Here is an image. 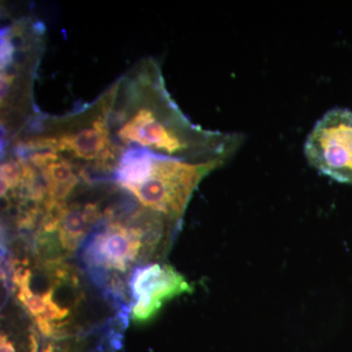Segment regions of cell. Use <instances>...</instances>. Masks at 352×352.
<instances>
[{
    "label": "cell",
    "mask_w": 352,
    "mask_h": 352,
    "mask_svg": "<svg viewBox=\"0 0 352 352\" xmlns=\"http://www.w3.org/2000/svg\"><path fill=\"white\" fill-rule=\"evenodd\" d=\"M222 164L221 162L190 163L154 154L143 179L127 191L143 207L166 215L177 223L199 183Z\"/></svg>",
    "instance_id": "cell-1"
},
{
    "label": "cell",
    "mask_w": 352,
    "mask_h": 352,
    "mask_svg": "<svg viewBox=\"0 0 352 352\" xmlns=\"http://www.w3.org/2000/svg\"><path fill=\"white\" fill-rule=\"evenodd\" d=\"M303 151L310 166L322 175L352 184V111H328L308 134Z\"/></svg>",
    "instance_id": "cell-2"
},
{
    "label": "cell",
    "mask_w": 352,
    "mask_h": 352,
    "mask_svg": "<svg viewBox=\"0 0 352 352\" xmlns=\"http://www.w3.org/2000/svg\"><path fill=\"white\" fill-rule=\"evenodd\" d=\"M144 232L140 226L111 222L88 236L82 245V261L92 279L101 286L105 283L107 271L126 272L138 258Z\"/></svg>",
    "instance_id": "cell-3"
},
{
    "label": "cell",
    "mask_w": 352,
    "mask_h": 352,
    "mask_svg": "<svg viewBox=\"0 0 352 352\" xmlns=\"http://www.w3.org/2000/svg\"><path fill=\"white\" fill-rule=\"evenodd\" d=\"M132 319L138 323L151 320L164 302L183 294L193 292L191 285L168 264H151L138 267L131 280Z\"/></svg>",
    "instance_id": "cell-4"
},
{
    "label": "cell",
    "mask_w": 352,
    "mask_h": 352,
    "mask_svg": "<svg viewBox=\"0 0 352 352\" xmlns=\"http://www.w3.org/2000/svg\"><path fill=\"white\" fill-rule=\"evenodd\" d=\"M99 208L95 204H87L85 207L73 205L65 208L59 227L58 237L63 249L74 252L85 240L90 226L100 217Z\"/></svg>",
    "instance_id": "cell-5"
},
{
    "label": "cell",
    "mask_w": 352,
    "mask_h": 352,
    "mask_svg": "<svg viewBox=\"0 0 352 352\" xmlns=\"http://www.w3.org/2000/svg\"><path fill=\"white\" fill-rule=\"evenodd\" d=\"M41 170L46 187L45 200L65 201L78 182L73 164L60 157Z\"/></svg>",
    "instance_id": "cell-6"
},
{
    "label": "cell",
    "mask_w": 352,
    "mask_h": 352,
    "mask_svg": "<svg viewBox=\"0 0 352 352\" xmlns=\"http://www.w3.org/2000/svg\"><path fill=\"white\" fill-rule=\"evenodd\" d=\"M32 273L29 270H16L14 273L13 281L19 288L18 298L25 307L28 308L32 316H39L44 309V300L43 296H38L32 293L30 288Z\"/></svg>",
    "instance_id": "cell-7"
},
{
    "label": "cell",
    "mask_w": 352,
    "mask_h": 352,
    "mask_svg": "<svg viewBox=\"0 0 352 352\" xmlns=\"http://www.w3.org/2000/svg\"><path fill=\"white\" fill-rule=\"evenodd\" d=\"M0 192L1 197H6L8 193V190H15L21 186L23 179V168L20 160L14 161L4 162L1 164V170H0Z\"/></svg>",
    "instance_id": "cell-8"
},
{
    "label": "cell",
    "mask_w": 352,
    "mask_h": 352,
    "mask_svg": "<svg viewBox=\"0 0 352 352\" xmlns=\"http://www.w3.org/2000/svg\"><path fill=\"white\" fill-rule=\"evenodd\" d=\"M44 309L43 314L38 317H41L44 320L50 321L51 323L55 321L63 320L69 314L67 308L59 307L53 300V289H50L43 294Z\"/></svg>",
    "instance_id": "cell-9"
},
{
    "label": "cell",
    "mask_w": 352,
    "mask_h": 352,
    "mask_svg": "<svg viewBox=\"0 0 352 352\" xmlns=\"http://www.w3.org/2000/svg\"><path fill=\"white\" fill-rule=\"evenodd\" d=\"M0 89H1V104L6 100L7 96H8L9 91L12 87L14 82V76L11 74L2 73L1 78H0Z\"/></svg>",
    "instance_id": "cell-10"
},
{
    "label": "cell",
    "mask_w": 352,
    "mask_h": 352,
    "mask_svg": "<svg viewBox=\"0 0 352 352\" xmlns=\"http://www.w3.org/2000/svg\"><path fill=\"white\" fill-rule=\"evenodd\" d=\"M0 352H16L12 342H10L7 336L3 333L0 338Z\"/></svg>",
    "instance_id": "cell-11"
}]
</instances>
